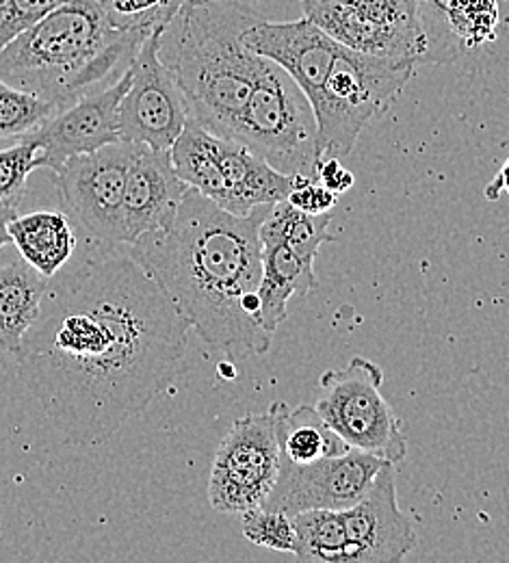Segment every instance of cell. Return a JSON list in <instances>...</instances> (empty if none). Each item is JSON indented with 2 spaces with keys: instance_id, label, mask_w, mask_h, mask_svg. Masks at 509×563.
Listing matches in <instances>:
<instances>
[{
  "instance_id": "32",
  "label": "cell",
  "mask_w": 509,
  "mask_h": 563,
  "mask_svg": "<svg viewBox=\"0 0 509 563\" xmlns=\"http://www.w3.org/2000/svg\"><path fill=\"white\" fill-rule=\"evenodd\" d=\"M484 196H486V200H490V202H497V200H501L504 196H508L509 198V158L504 163V167L499 169V174L486 185Z\"/></svg>"
},
{
  "instance_id": "12",
  "label": "cell",
  "mask_w": 509,
  "mask_h": 563,
  "mask_svg": "<svg viewBox=\"0 0 509 563\" xmlns=\"http://www.w3.org/2000/svg\"><path fill=\"white\" fill-rule=\"evenodd\" d=\"M386 460L350 449L314 464H280V475L261 507L289 516L310 509H347L368 493Z\"/></svg>"
},
{
  "instance_id": "26",
  "label": "cell",
  "mask_w": 509,
  "mask_h": 563,
  "mask_svg": "<svg viewBox=\"0 0 509 563\" xmlns=\"http://www.w3.org/2000/svg\"><path fill=\"white\" fill-rule=\"evenodd\" d=\"M35 169H44L37 145L26 137L0 150V207L18 209L26 194V180Z\"/></svg>"
},
{
  "instance_id": "13",
  "label": "cell",
  "mask_w": 509,
  "mask_h": 563,
  "mask_svg": "<svg viewBox=\"0 0 509 563\" xmlns=\"http://www.w3.org/2000/svg\"><path fill=\"white\" fill-rule=\"evenodd\" d=\"M131 85V70L109 87L87 93L57 109L42 126L24 135L33 141L44 161V169L57 174L70 158L96 152L122 141L118 126V107Z\"/></svg>"
},
{
  "instance_id": "11",
  "label": "cell",
  "mask_w": 509,
  "mask_h": 563,
  "mask_svg": "<svg viewBox=\"0 0 509 563\" xmlns=\"http://www.w3.org/2000/svg\"><path fill=\"white\" fill-rule=\"evenodd\" d=\"M163 26L144 40L131 64V85L118 107L120 137L144 143L152 150H169L180 137L189 107L171 70L158 55Z\"/></svg>"
},
{
  "instance_id": "16",
  "label": "cell",
  "mask_w": 509,
  "mask_h": 563,
  "mask_svg": "<svg viewBox=\"0 0 509 563\" xmlns=\"http://www.w3.org/2000/svg\"><path fill=\"white\" fill-rule=\"evenodd\" d=\"M187 191L189 187L174 172L169 150L135 143L122 207L124 247L169 225Z\"/></svg>"
},
{
  "instance_id": "23",
  "label": "cell",
  "mask_w": 509,
  "mask_h": 563,
  "mask_svg": "<svg viewBox=\"0 0 509 563\" xmlns=\"http://www.w3.org/2000/svg\"><path fill=\"white\" fill-rule=\"evenodd\" d=\"M299 562L347 563V527L339 509H310L292 516Z\"/></svg>"
},
{
  "instance_id": "21",
  "label": "cell",
  "mask_w": 509,
  "mask_h": 563,
  "mask_svg": "<svg viewBox=\"0 0 509 563\" xmlns=\"http://www.w3.org/2000/svg\"><path fill=\"white\" fill-rule=\"evenodd\" d=\"M276 410L283 462L306 466L350 451L341 435L321 419L314 406H299L289 412L285 404L276 401Z\"/></svg>"
},
{
  "instance_id": "27",
  "label": "cell",
  "mask_w": 509,
  "mask_h": 563,
  "mask_svg": "<svg viewBox=\"0 0 509 563\" xmlns=\"http://www.w3.org/2000/svg\"><path fill=\"white\" fill-rule=\"evenodd\" d=\"M241 529H243V538L261 549L289 553V555L295 553L297 533H295L292 516L285 511L254 507L241 514Z\"/></svg>"
},
{
  "instance_id": "15",
  "label": "cell",
  "mask_w": 509,
  "mask_h": 563,
  "mask_svg": "<svg viewBox=\"0 0 509 563\" xmlns=\"http://www.w3.org/2000/svg\"><path fill=\"white\" fill-rule=\"evenodd\" d=\"M245 46L278 68L299 85L310 107L334 66L341 44L334 42L306 15L291 22H272L258 18L245 33Z\"/></svg>"
},
{
  "instance_id": "31",
  "label": "cell",
  "mask_w": 509,
  "mask_h": 563,
  "mask_svg": "<svg viewBox=\"0 0 509 563\" xmlns=\"http://www.w3.org/2000/svg\"><path fill=\"white\" fill-rule=\"evenodd\" d=\"M314 178L321 185H325L330 191H334L336 196H343L356 183V176L341 165V158H323V161H319Z\"/></svg>"
},
{
  "instance_id": "5",
  "label": "cell",
  "mask_w": 509,
  "mask_h": 563,
  "mask_svg": "<svg viewBox=\"0 0 509 563\" xmlns=\"http://www.w3.org/2000/svg\"><path fill=\"white\" fill-rule=\"evenodd\" d=\"M301 4L310 22L356 53L417 68L455 55V48L430 26L421 0H301Z\"/></svg>"
},
{
  "instance_id": "10",
  "label": "cell",
  "mask_w": 509,
  "mask_h": 563,
  "mask_svg": "<svg viewBox=\"0 0 509 563\" xmlns=\"http://www.w3.org/2000/svg\"><path fill=\"white\" fill-rule=\"evenodd\" d=\"M135 143L118 141L70 158L57 174V191L76 223L104 247H124L122 207Z\"/></svg>"
},
{
  "instance_id": "28",
  "label": "cell",
  "mask_w": 509,
  "mask_h": 563,
  "mask_svg": "<svg viewBox=\"0 0 509 563\" xmlns=\"http://www.w3.org/2000/svg\"><path fill=\"white\" fill-rule=\"evenodd\" d=\"M185 2L187 0H104L102 4L118 26H133L152 33L154 29L165 26Z\"/></svg>"
},
{
  "instance_id": "9",
  "label": "cell",
  "mask_w": 509,
  "mask_h": 563,
  "mask_svg": "<svg viewBox=\"0 0 509 563\" xmlns=\"http://www.w3.org/2000/svg\"><path fill=\"white\" fill-rule=\"evenodd\" d=\"M283 453L276 404L267 412L232 422L219 442L209 477V503L218 514L241 516L261 507L280 475Z\"/></svg>"
},
{
  "instance_id": "1",
  "label": "cell",
  "mask_w": 509,
  "mask_h": 563,
  "mask_svg": "<svg viewBox=\"0 0 509 563\" xmlns=\"http://www.w3.org/2000/svg\"><path fill=\"white\" fill-rule=\"evenodd\" d=\"M189 323L126 247H104L48 280L18 379L73 444H100L171 384Z\"/></svg>"
},
{
  "instance_id": "33",
  "label": "cell",
  "mask_w": 509,
  "mask_h": 563,
  "mask_svg": "<svg viewBox=\"0 0 509 563\" xmlns=\"http://www.w3.org/2000/svg\"><path fill=\"white\" fill-rule=\"evenodd\" d=\"M13 214H18V209L0 207V250H2L4 245H9V243H11V236H9V230H7V223H9V219H11Z\"/></svg>"
},
{
  "instance_id": "20",
  "label": "cell",
  "mask_w": 509,
  "mask_h": 563,
  "mask_svg": "<svg viewBox=\"0 0 509 563\" xmlns=\"http://www.w3.org/2000/svg\"><path fill=\"white\" fill-rule=\"evenodd\" d=\"M48 278L22 258L0 265V350L20 352L26 332L40 317Z\"/></svg>"
},
{
  "instance_id": "29",
  "label": "cell",
  "mask_w": 509,
  "mask_h": 563,
  "mask_svg": "<svg viewBox=\"0 0 509 563\" xmlns=\"http://www.w3.org/2000/svg\"><path fill=\"white\" fill-rule=\"evenodd\" d=\"M66 0H0V48Z\"/></svg>"
},
{
  "instance_id": "17",
  "label": "cell",
  "mask_w": 509,
  "mask_h": 563,
  "mask_svg": "<svg viewBox=\"0 0 509 563\" xmlns=\"http://www.w3.org/2000/svg\"><path fill=\"white\" fill-rule=\"evenodd\" d=\"M213 147L228 191L225 211L245 217L258 207H272L289 198L297 176L274 169L261 154L239 141L215 135Z\"/></svg>"
},
{
  "instance_id": "14",
  "label": "cell",
  "mask_w": 509,
  "mask_h": 563,
  "mask_svg": "<svg viewBox=\"0 0 509 563\" xmlns=\"http://www.w3.org/2000/svg\"><path fill=\"white\" fill-rule=\"evenodd\" d=\"M347 527V563L403 562L419 544L410 516L399 507L395 464L386 462L368 493L343 509Z\"/></svg>"
},
{
  "instance_id": "3",
  "label": "cell",
  "mask_w": 509,
  "mask_h": 563,
  "mask_svg": "<svg viewBox=\"0 0 509 563\" xmlns=\"http://www.w3.org/2000/svg\"><path fill=\"white\" fill-rule=\"evenodd\" d=\"M147 35L118 26L100 0H66L0 48V78L62 109L115 82Z\"/></svg>"
},
{
  "instance_id": "4",
  "label": "cell",
  "mask_w": 509,
  "mask_h": 563,
  "mask_svg": "<svg viewBox=\"0 0 509 563\" xmlns=\"http://www.w3.org/2000/svg\"><path fill=\"white\" fill-rule=\"evenodd\" d=\"M261 15L239 0H187L163 26L158 55L171 70L189 118L232 140L265 57L245 46Z\"/></svg>"
},
{
  "instance_id": "6",
  "label": "cell",
  "mask_w": 509,
  "mask_h": 563,
  "mask_svg": "<svg viewBox=\"0 0 509 563\" xmlns=\"http://www.w3.org/2000/svg\"><path fill=\"white\" fill-rule=\"evenodd\" d=\"M232 140L247 145L287 176H317L314 111L299 85L269 59H263Z\"/></svg>"
},
{
  "instance_id": "2",
  "label": "cell",
  "mask_w": 509,
  "mask_h": 563,
  "mask_svg": "<svg viewBox=\"0 0 509 563\" xmlns=\"http://www.w3.org/2000/svg\"><path fill=\"white\" fill-rule=\"evenodd\" d=\"M272 207L239 217L189 189L169 225L126 247L213 350L265 355L272 347L258 295L261 223Z\"/></svg>"
},
{
  "instance_id": "19",
  "label": "cell",
  "mask_w": 509,
  "mask_h": 563,
  "mask_svg": "<svg viewBox=\"0 0 509 563\" xmlns=\"http://www.w3.org/2000/svg\"><path fill=\"white\" fill-rule=\"evenodd\" d=\"M7 230L20 258L48 280L70 263L76 250V234L64 212L13 214Z\"/></svg>"
},
{
  "instance_id": "7",
  "label": "cell",
  "mask_w": 509,
  "mask_h": 563,
  "mask_svg": "<svg viewBox=\"0 0 509 563\" xmlns=\"http://www.w3.org/2000/svg\"><path fill=\"white\" fill-rule=\"evenodd\" d=\"M417 66L370 57L341 46L321 93L312 102L319 129V161L354 152L364 126L412 80Z\"/></svg>"
},
{
  "instance_id": "25",
  "label": "cell",
  "mask_w": 509,
  "mask_h": 563,
  "mask_svg": "<svg viewBox=\"0 0 509 563\" xmlns=\"http://www.w3.org/2000/svg\"><path fill=\"white\" fill-rule=\"evenodd\" d=\"M57 107L0 78V140L24 137L42 126Z\"/></svg>"
},
{
  "instance_id": "18",
  "label": "cell",
  "mask_w": 509,
  "mask_h": 563,
  "mask_svg": "<svg viewBox=\"0 0 509 563\" xmlns=\"http://www.w3.org/2000/svg\"><path fill=\"white\" fill-rule=\"evenodd\" d=\"M263 243V276L258 284L261 295V323L274 334L287 321L289 299L308 295L319 286L314 274L317 256L297 254L280 241Z\"/></svg>"
},
{
  "instance_id": "8",
  "label": "cell",
  "mask_w": 509,
  "mask_h": 563,
  "mask_svg": "<svg viewBox=\"0 0 509 563\" xmlns=\"http://www.w3.org/2000/svg\"><path fill=\"white\" fill-rule=\"evenodd\" d=\"M381 384L384 371L356 355L343 368L321 375V399L314 408L350 449L399 464L408 455V442L401 422L381 395Z\"/></svg>"
},
{
  "instance_id": "34",
  "label": "cell",
  "mask_w": 509,
  "mask_h": 563,
  "mask_svg": "<svg viewBox=\"0 0 509 563\" xmlns=\"http://www.w3.org/2000/svg\"><path fill=\"white\" fill-rule=\"evenodd\" d=\"M100 2H104V0H100Z\"/></svg>"
},
{
  "instance_id": "22",
  "label": "cell",
  "mask_w": 509,
  "mask_h": 563,
  "mask_svg": "<svg viewBox=\"0 0 509 563\" xmlns=\"http://www.w3.org/2000/svg\"><path fill=\"white\" fill-rule=\"evenodd\" d=\"M213 140L215 135L211 131L189 118L180 137L169 147V156L174 172L189 189H196L223 209L228 191Z\"/></svg>"
},
{
  "instance_id": "24",
  "label": "cell",
  "mask_w": 509,
  "mask_h": 563,
  "mask_svg": "<svg viewBox=\"0 0 509 563\" xmlns=\"http://www.w3.org/2000/svg\"><path fill=\"white\" fill-rule=\"evenodd\" d=\"M332 239L330 212L310 214L295 209L289 200L274 205L261 223V241H280L303 256H317Z\"/></svg>"
},
{
  "instance_id": "30",
  "label": "cell",
  "mask_w": 509,
  "mask_h": 563,
  "mask_svg": "<svg viewBox=\"0 0 509 563\" xmlns=\"http://www.w3.org/2000/svg\"><path fill=\"white\" fill-rule=\"evenodd\" d=\"M287 200L299 211L325 214L336 207L339 196L310 176H297V183Z\"/></svg>"
}]
</instances>
